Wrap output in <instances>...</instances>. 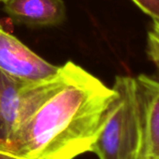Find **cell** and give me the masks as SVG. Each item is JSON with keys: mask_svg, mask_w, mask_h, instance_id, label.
Segmentation results:
<instances>
[{"mask_svg": "<svg viewBox=\"0 0 159 159\" xmlns=\"http://www.w3.org/2000/svg\"><path fill=\"white\" fill-rule=\"evenodd\" d=\"M62 67V83L7 147L21 159L75 158L92 152L102 129L114 89L72 61Z\"/></svg>", "mask_w": 159, "mask_h": 159, "instance_id": "6da1fadb", "label": "cell"}, {"mask_svg": "<svg viewBox=\"0 0 159 159\" xmlns=\"http://www.w3.org/2000/svg\"><path fill=\"white\" fill-rule=\"evenodd\" d=\"M5 1H6V0H0V2H3V3H4Z\"/></svg>", "mask_w": 159, "mask_h": 159, "instance_id": "8fae6325", "label": "cell"}, {"mask_svg": "<svg viewBox=\"0 0 159 159\" xmlns=\"http://www.w3.org/2000/svg\"><path fill=\"white\" fill-rule=\"evenodd\" d=\"M102 129L92 153L99 159H138L142 144V116L136 77L117 75Z\"/></svg>", "mask_w": 159, "mask_h": 159, "instance_id": "7a4b0ae2", "label": "cell"}, {"mask_svg": "<svg viewBox=\"0 0 159 159\" xmlns=\"http://www.w3.org/2000/svg\"><path fill=\"white\" fill-rule=\"evenodd\" d=\"M136 81L142 116L138 159H159V75L142 74Z\"/></svg>", "mask_w": 159, "mask_h": 159, "instance_id": "5b68a950", "label": "cell"}, {"mask_svg": "<svg viewBox=\"0 0 159 159\" xmlns=\"http://www.w3.org/2000/svg\"><path fill=\"white\" fill-rule=\"evenodd\" d=\"M60 69L0 28V71L18 81L36 84L53 78Z\"/></svg>", "mask_w": 159, "mask_h": 159, "instance_id": "277c9868", "label": "cell"}, {"mask_svg": "<svg viewBox=\"0 0 159 159\" xmlns=\"http://www.w3.org/2000/svg\"><path fill=\"white\" fill-rule=\"evenodd\" d=\"M4 11L12 20L29 27L56 26L67 19L63 0H6Z\"/></svg>", "mask_w": 159, "mask_h": 159, "instance_id": "8992f818", "label": "cell"}, {"mask_svg": "<svg viewBox=\"0 0 159 159\" xmlns=\"http://www.w3.org/2000/svg\"><path fill=\"white\" fill-rule=\"evenodd\" d=\"M153 20L159 21V0H132Z\"/></svg>", "mask_w": 159, "mask_h": 159, "instance_id": "ba28073f", "label": "cell"}, {"mask_svg": "<svg viewBox=\"0 0 159 159\" xmlns=\"http://www.w3.org/2000/svg\"><path fill=\"white\" fill-rule=\"evenodd\" d=\"M0 28H1V25H0Z\"/></svg>", "mask_w": 159, "mask_h": 159, "instance_id": "7c38bea8", "label": "cell"}, {"mask_svg": "<svg viewBox=\"0 0 159 159\" xmlns=\"http://www.w3.org/2000/svg\"><path fill=\"white\" fill-rule=\"evenodd\" d=\"M147 55L149 60L159 70V21L153 20L147 34Z\"/></svg>", "mask_w": 159, "mask_h": 159, "instance_id": "52a82bcc", "label": "cell"}, {"mask_svg": "<svg viewBox=\"0 0 159 159\" xmlns=\"http://www.w3.org/2000/svg\"><path fill=\"white\" fill-rule=\"evenodd\" d=\"M0 149H1V150H5V148H4V143H3V137H2L1 129H0ZM5 151H6V150H5Z\"/></svg>", "mask_w": 159, "mask_h": 159, "instance_id": "30bf717a", "label": "cell"}, {"mask_svg": "<svg viewBox=\"0 0 159 159\" xmlns=\"http://www.w3.org/2000/svg\"><path fill=\"white\" fill-rule=\"evenodd\" d=\"M0 159H21L20 157L14 156L9 151H5L0 149Z\"/></svg>", "mask_w": 159, "mask_h": 159, "instance_id": "9c48e42d", "label": "cell"}, {"mask_svg": "<svg viewBox=\"0 0 159 159\" xmlns=\"http://www.w3.org/2000/svg\"><path fill=\"white\" fill-rule=\"evenodd\" d=\"M63 77L62 66L53 78L36 84L18 81L0 71V129L6 151L22 126L59 87Z\"/></svg>", "mask_w": 159, "mask_h": 159, "instance_id": "3957f363", "label": "cell"}]
</instances>
